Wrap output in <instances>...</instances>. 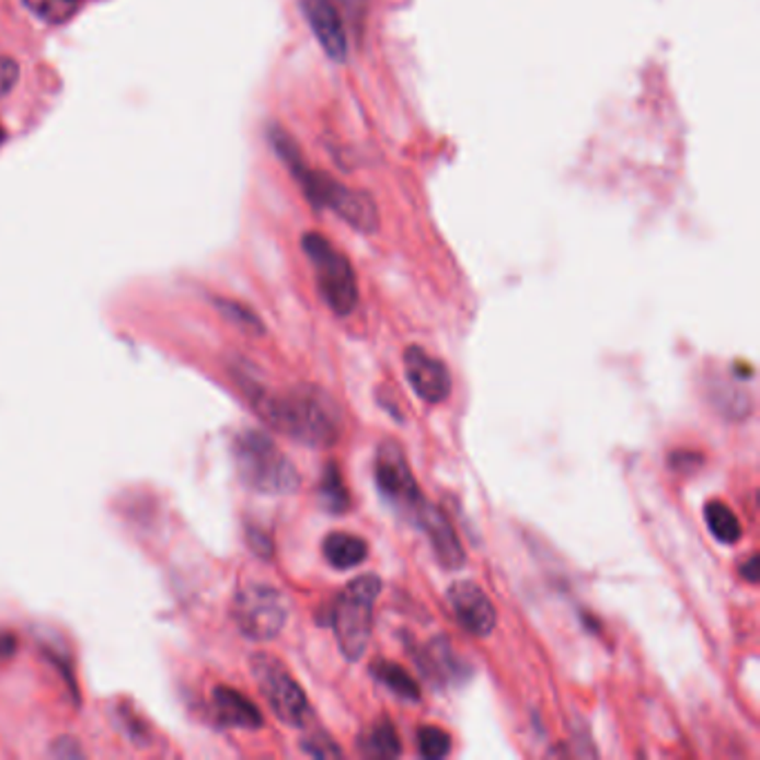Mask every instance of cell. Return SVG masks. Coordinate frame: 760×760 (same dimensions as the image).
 <instances>
[{"mask_svg":"<svg viewBox=\"0 0 760 760\" xmlns=\"http://www.w3.org/2000/svg\"><path fill=\"white\" fill-rule=\"evenodd\" d=\"M241 384L252 408L275 430L312 449H329L339 439L342 413L326 391L303 384L286 393H268L257 384Z\"/></svg>","mask_w":760,"mask_h":760,"instance_id":"1","label":"cell"},{"mask_svg":"<svg viewBox=\"0 0 760 760\" xmlns=\"http://www.w3.org/2000/svg\"><path fill=\"white\" fill-rule=\"evenodd\" d=\"M232 458L241 482L264 495H290L301 480L295 464L275 441L257 428H245L232 439Z\"/></svg>","mask_w":760,"mask_h":760,"instance_id":"2","label":"cell"},{"mask_svg":"<svg viewBox=\"0 0 760 760\" xmlns=\"http://www.w3.org/2000/svg\"><path fill=\"white\" fill-rule=\"evenodd\" d=\"M379 594H382V578L375 574H366L355 578L337 596L333 604L331 624L344 658L350 663L361 660L368 649L372 633V613Z\"/></svg>","mask_w":760,"mask_h":760,"instance_id":"3","label":"cell"},{"mask_svg":"<svg viewBox=\"0 0 760 760\" xmlns=\"http://www.w3.org/2000/svg\"><path fill=\"white\" fill-rule=\"evenodd\" d=\"M297 183L301 185L303 195L314 208H329L333 210L342 221L353 226L355 230L364 234H375L379 230V210L370 195L361 193V189L348 187L342 181L333 179L326 172L310 170L303 165L299 172L292 174Z\"/></svg>","mask_w":760,"mask_h":760,"instance_id":"4","label":"cell"},{"mask_svg":"<svg viewBox=\"0 0 760 760\" xmlns=\"http://www.w3.org/2000/svg\"><path fill=\"white\" fill-rule=\"evenodd\" d=\"M301 245L314 268L316 288L326 306L335 314L348 316L359 303V286L350 262L320 232L303 234Z\"/></svg>","mask_w":760,"mask_h":760,"instance_id":"5","label":"cell"},{"mask_svg":"<svg viewBox=\"0 0 760 760\" xmlns=\"http://www.w3.org/2000/svg\"><path fill=\"white\" fill-rule=\"evenodd\" d=\"M288 598L270 585H245L232 600V620L250 641L277 638L288 622Z\"/></svg>","mask_w":760,"mask_h":760,"instance_id":"6","label":"cell"},{"mask_svg":"<svg viewBox=\"0 0 760 760\" xmlns=\"http://www.w3.org/2000/svg\"><path fill=\"white\" fill-rule=\"evenodd\" d=\"M250 671L273 714L290 727H306L310 721V705L286 665L270 654H255L250 658Z\"/></svg>","mask_w":760,"mask_h":760,"instance_id":"7","label":"cell"},{"mask_svg":"<svg viewBox=\"0 0 760 760\" xmlns=\"http://www.w3.org/2000/svg\"><path fill=\"white\" fill-rule=\"evenodd\" d=\"M375 482L384 499L413 520L424 502L404 449L395 439H384L375 456Z\"/></svg>","mask_w":760,"mask_h":760,"instance_id":"8","label":"cell"},{"mask_svg":"<svg viewBox=\"0 0 760 760\" xmlns=\"http://www.w3.org/2000/svg\"><path fill=\"white\" fill-rule=\"evenodd\" d=\"M404 366L408 384L424 402L441 404L449 400L453 382L445 361L428 355L419 346H408L404 353Z\"/></svg>","mask_w":760,"mask_h":760,"instance_id":"9","label":"cell"},{"mask_svg":"<svg viewBox=\"0 0 760 760\" xmlns=\"http://www.w3.org/2000/svg\"><path fill=\"white\" fill-rule=\"evenodd\" d=\"M449 607L456 615V620L471 633V636L486 638L495 629L497 611L488 596L471 580L453 583L447 591Z\"/></svg>","mask_w":760,"mask_h":760,"instance_id":"10","label":"cell"},{"mask_svg":"<svg viewBox=\"0 0 760 760\" xmlns=\"http://www.w3.org/2000/svg\"><path fill=\"white\" fill-rule=\"evenodd\" d=\"M303 16L329 58L344 62L348 56V32L342 12L331 0H301Z\"/></svg>","mask_w":760,"mask_h":760,"instance_id":"11","label":"cell"},{"mask_svg":"<svg viewBox=\"0 0 760 760\" xmlns=\"http://www.w3.org/2000/svg\"><path fill=\"white\" fill-rule=\"evenodd\" d=\"M413 522L422 527V531L428 536L430 546L435 551V557L441 566L447 568H460L467 560L462 542L451 525V520L445 516V511L437 509L430 502H422L417 514L413 516Z\"/></svg>","mask_w":760,"mask_h":760,"instance_id":"12","label":"cell"},{"mask_svg":"<svg viewBox=\"0 0 760 760\" xmlns=\"http://www.w3.org/2000/svg\"><path fill=\"white\" fill-rule=\"evenodd\" d=\"M419 654V667L437 684H460L471 676V667L462 656L456 654L447 638H433L422 647Z\"/></svg>","mask_w":760,"mask_h":760,"instance_id":"13","label":"cell"},{"mask_svg":"<svg viewBox=\"0 0 760 760\" xmlns=\"http://www.w3.org/2000/svg\"><path fill=\"white\" fill-rule=\"evenodd\" d=\"M212 712L217 721L234 729H260L264 727V716L257 705L232 687H217L212 691Z\"/></svg>","mask_w":760,"mask_h":760,"instance_id":"14","label":"cell"},{"mask_svg":"<svg viewBox=\"0 0 760 760\" xmlns=\"http://www.w3.org/2000/svg\"><path fill=\"white\" fill-rule=\"evenodd\" d=\"M324 557L331 566L346 572V568H353L368 557V544L359 536L335 531L324 540Z\"/></svg>","mask_w":760,"mask_h":760,"instance_id":"15","label":"cell"},{"mask_svg":"<svg viewBox=\"0 0 760 760\" xmlns=\"http://www.w3.org/2000/svg\"><path fill=\"white\" fill-rule=\"evenodd\" d=\"M359 751L366 758H398L402 753V742L395 725L389 718L372 723L359 738Z\"/></svg>","mask_w":760,"mask_h":760,"instance_id":"16","label":"cell"},{"mask_svg":"<svg viewBox=\"0 0 760 760\" xmlns=\"http://www.w3.org/2000/svg\"><path fill=\"white\" fill-rule=\"evenodd\" d=\"M710 400L721 411V415L732 419H742L751 411V398L738 384H732L729 379H712L710 382Z\"/></svg>","mask_w":760,"mask_h":760,"instance_id":"17","label":"cell"},{"mask_svg":"<svg viewBox=\"0 0 760 760\" xmlns=\"http://www.w3.org/2000/svg\"><path fill=\"white\" fill-rule=\"evenodd\" d=\"M372 676L382 682L384 687H389L395 695H400L402 701H411L417 703L422 699V691L417 680L398 663L393 660H377L372 665Z\"/></svg>","mask_w":760,"mask_h":760,"instance_id":"18","label":"cell"},{"mask_svg":"<svg viewBox=\"0 0 760 760\" xmlns=\"http://www.w3.org/2000/svg\"><path fill=\"white\" fill-rule=\"evenodd\" d=\"M316 495H320V502L324 509L329 514H335V516H342L350 509V493L344 484V477H342V471L337 467V462H329L326 469H324V475H322V482H320V491H316Z\"/></svg>","mask_w":760,"mask_h":760,"instance_id":"19","label":"cell"},{"mask_svg":"<svg viewBox=\"0 0 760 760\" xmlns=\"http://www.w3.org/2000/svg\"><path fill=\"white\" fill-rule=\"evenodd\" d=\"M705 522L721 544H736L742 538L740 520L721 499H712L705 504Z\"/></svg>","mask_w":760,"mask_h":760,"instance_id":"20","label":"cell"},{"mask_svg":"<svg viewBox=\"0 0 760 760\" xmlns=\"http://www.w3.org/2000/svg\"><path fill=\"white\" fill-rule=\"evenodd\" d=\"M23 3L45 23L60 25L68 23L81 10L83 0H23Z\"/></svg>","mask_w":760,"mask_h":760,"instance_id":"21","label":"cell"},{"mask_svg":"<svg viewBox=\"0 0 760 760\" xmlns=\"http://www.w3.org/2000/svg\"><path fill=\"white\" fill-rule=\"evenodd\" d=\"M215 306L219 308V312L226 316L228 322H232L234 326H239L245 333H255L262 335L264 333V324L260 316L252 312L250 308H245L239 301H230V299H215Z\"/></svg>","mask_w":760,"mask_h":760,"instance_id":"22","label":"cell"},{"mask_svg":"<svg viewBox=\"0 0 760 760\" xmlns=\"http://www.w3.org/2000/svg\"><path fill=\"white\" fill-rule=\"evenodd\" d=\"M417 749L428 760H439L451 753V736L433 725H424L417 732Z\"/></svg>","mask_w":760,"mask_h":760,"instance_id":"23","label":"cell"},{"mask_svg":"<svg viewBox=\"0 0 760 760\" xmlns=\"http://www.w3.org/2000/svg\"><path fill=\"white\" fill-rule=\"evenodd\" d=\"M301 749L312 758H342L344 751L326 732H312L301 738Z\"/></svg>","mask_w":760,"mask_h":760,"instance_id":"24","label":"cell"},{"mask_svg":"<svg viewBox=\"0 0 760 760\" xmlns=\"http://www.w3.org/2000/svg\"><path fill=\"white\" fill-rule=\"evenodd\" d=\"M19 77H21L19 62L10 56H0V99L8 96L16 88Z\"/></svg>","mask_w":760,"mask_h":760,"instance_id":"25","label":"cell"},{"mask_svg":"<svg viewBox=\"0 0 760 760\" xmlns=\"http://www.w3.org/2000/svg\"><path fill=\"white\" fill-rule=\"evenodd\" d=\"M247 544H250L252 551H255L262 557H270L273 555V540L266 533H262V529H257V527L247 529Z\"/></svg>","mask_w":760,"mask_h":760,"instance_id":"26","label":"cell"},{"mask_svg":"<svg viewBox=\"0 0 760 760\" xmlns=\"http://www.w3.org/2000/svg\"><path fill=\"white\" fill-rule=\"evenodd\" d=\"M49 756H54V758H83L85 753H83L81 745L74 738H58L51 745Z\"/></svg>","mask_w":760,"mask_h":760,"instance_id":"27","label":"cell"},{"mask_svg":"<svg viewBox=\"0 0 760 760\" xmlns=\"http://www.w3.org/2000/svg\"><path fill=\"white\" fill-rule=\"evenodd\" d=\"M331 3L344 14L348 16L353 23H361L364 14H366V0H331Z\"/></svg>","mask_w":760,"mask_h":760,"instance_id":"28","label":"cell"},{"mask_svg":"<svg viewBox=\"0 0 760 760\" xmlns=\"http://www.w3.org/2000/svg\"><path fill=\"white\" fill-rule=\"evenodd\" d=\"M669 458H671L669 467H673L676 471H682V473H691V471H695L703 464V456L689 453V451H680V453H673Z\"/></svg>","mask_w":760,"mask_h":760,"instance_id":"29","label":"cell"},{"mask_svg":"<svg viewBox=\"0 0 760 760\" xmlns=\"http://www.w3.org/2000/svg\"><path fill=\"white\" fill-rule=\"evenodd\" d=\"M19 652V638L12 631H0V663L14 658Z\"/></svg>","mask_w":760,"mask_h":760,"instance_id":"30","label":"cell"},{"mask_svg":"<svg viewBox=\"0 0 760 760\" xmlns=\"http://www.w3.org/2000/svg\"><path fill=\"white\" fill-rule=\"evenodd\" d=\"M740 574H742V578H747V583H751V585L758 583V578H760V562H758L756 553H751L749 560L742 562Z\"/></svg>","mask_w":760,"mask_h":760,"instance_id":"31","label":"cell"},{"mask_svg":"<svg viewBox=\"0 0 760 760\" xmlns=\"http://www.w3.org/2000/svg\"><path fill=\"white\" fill-rule=\"evenodd\" d=\"M3 139H5V130H3V128H0V143H3Z\"/></svg>","mask_w":760,"mask_h":760,"instance_id":"32","label":"cell"}]
</instances>
